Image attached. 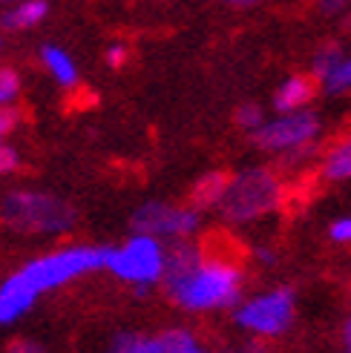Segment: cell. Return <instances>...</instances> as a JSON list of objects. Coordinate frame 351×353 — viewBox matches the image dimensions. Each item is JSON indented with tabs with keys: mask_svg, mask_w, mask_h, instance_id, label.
Masks as SVG:
<instances>
[{
	"mask_svg": "<svg viewBox=\"0 0 351 353\" xmlns=\"http://www.w3.org/2000/svg\"><path fill=\"white\" fill-rule=\"evenodd\" d=\"M41 63L46 66V72L55 78L61 86H66V90H73V86L78 83V66H75L73 55H69V52H64L61 46L46 43V46L41 49Z\"/></svg>",
	"mask_w": 351,
	"mask_h": 353,
	"instance_id": "cell-14",
	"label": "cell"
},
{
	"mask_svg": "<svg viewBox=\"0 0 351 353\" xmlns=\"http://www.w3.org/2000/svg\"><path fill=\"white\" fill-rule=\"evenodd\" d=\"M104 259H107V247H90V244H69V247H58V250H49L38 259L26 261L21 270V279L26 285L44 296L49 290H58L64 285L75 279H84L95 270H104Z\"/></svg>",
	"mask_w": 351,
	"mask_h": 353,
	"instance_id": "cell-4",
	"label": "cell"
},
{
	"mask_svg": "<svg viewBox=\"0 0 351 353\" xmlns=\"http://www.w3.org/2000/svg\"><path fill=\"white\" fill-rule=\"evenodd\" d=\"M256 259H259L262 264H274V253L265 250V247H259V250H256Z\"/></svg>",
	"mask_w": 351,
	"mask_h": 353,
	"instance_id": "cell-28",
	"label": "cell"
},
{
	"mask_svg": "<svg viewBox=\"0 0 351 353\" xmlns=\"http://www.w3.org/2000/svg\"><path fill=\"white\" fill-rule=\"evenodd\" d=\"M38 299L41 296L21 279V273H12L0 285V325H15L17 319H23Z\"/></svg>",
	"mask_w": 351,
	"mask_h": 353,
	"instance_id": "cell-9",
	"label": "cell"
},
{
	"mask_svg": "<svg viewBox=\"0 0 351 353\" xmlns=\"http://www.w3.org/2000/svg\"><path fill=\"white\" fill-rule=\"evenodd\" d=\"M323 123L317 112L294 110V112H276V118L262 121L259 130H254V144L265 152L285 155L288 161H300V158L314 152V144L320 138Z\"/></svg>",
	"mask_w": 351,
	"mask_h": 353,
	"instance_id": "cell-7",
	"label": "cell"
},
{
	"mask_svg": "<svg viewBox=\"0 0 351 353\" xmlns=\"http://www.w3.org/2000/svg\"><path fill=\"white\" fill-rule=\"evenodd\" d=\"M9 353H44V347L35 345V342H29V339H17V342L9 347Z\"/></svg>",
	"mask_w": 351,
	"mask_h": 353,
	"instance_id": "cell-27",
	"label": "cell"
},
{
	"mask_svg": "<svg viewBox=\"0 0 351 353\" xmlns=\"http://www.w3.org/2000/svg\"><path fill=\"white\" fill-rule=\"evenodd\" d=\"M225 3L239 6V9H248V6H256V3H262V0H225Z\"/></svg>",
	"mask_w": 351,
	"mask_h": 353,
	"instance_id": "cell-29",
	"label": "cell"
},
{
	"mask_svg": "<svg viewBox=\"0 0 351 353\" xmlns=\"http://www.w3.org/2000/svg\"><path fill=\"white\" fill-rule=\"evenodd\" d=\"M21 167V155L9 144V141H0V175H9Z\"/></svg>",
	"mask_w": 351,
	"mask_h": 353,
	"instance_id": "cell-22",
	"label": "cell"
},
{
	"mask_svg": "<svg viewBox=\"0 0 351 353\" xmlns=\"http://www.w3.org/2000/svg\"><path fill=\"white\" fill-rule=\"evenodd\" d=\"M343 353H351V350H343Z\"/></svg>",
	"mask_w": 351,
	"mask_h": 353,
	"instance_id": "cell-32",
	"label": "cell"
},
{
	"mask_svg": "<svg viewBox=\"0 0 351 353\" xmlns=\"http://www.w3.org/2000/svg\"><path fill=\"white\" fill-rule=\"evenodd\" d=\"M162 336V345H164V353H214L196 333L187 330V327H170Z\"/></svg>",
	"mask_w": 351,
	"mask_h": 353,
	"instance_id": "cell-16",
	"label": "cell"
},
{
	"mask_svg": "<svg viewBox=\"0 0 351 353\" xmlns=\"http://www.w3.org/2000/svg\"><path fill=\"white\" fill-rule=\"evenodd\" d=\"M9 3H17V0H0V6H9Z\"/></svg>",
	"mask_w": 351,
	"mask_h": 353,
	"instance_id": "cell-30",
	"label": "cell"
},
{
	"mask_svg": "<svg viewBox=\"0 0 351 353\" xmlns=\"http://www.w3.org/2000/svg\"><path fill=\"white\" fill-rule=\"evenodd\" d=\"M328 239L334 241V244H351V216H343L337 221H331Z\"/></svg>",
	"mask_w": 351,
	"mask_h": 353,
	"instance_id": "cell-23",
	"label": "cell"
},
{
	"mask_svg": "<svg viewBox=\"0 0 351 353\" xmlns=\"http://www.w3.org/2000/svg\"><path fill=\"white\" fill-rule=\"evenodd\" d=\"M46 14H49V0H17V3H9L3 9L0 26L6 32H26L38 26Z\"/></svg>",
	"mask_w": 351,
	"mask_h": 353,
	"instance_id": "cell-11",
	"label": "cell"
},
{
	"mask_svg": "<svg viewBox=\"0 0 351 353\" xmlns=\"http://www.w3.org/2000/svg\"><path fill=\"white\" fill-rule=\"evenodd\" d=\"M279 204H283V181H279V175L265 167H251L231 175L216 210L227 224H254L276 213Z\"/></svg>",
	"mask_w": 351,
	"mask_h": 353,
	"instance_id": "cell-2",
	"label": "cell"
},
{
	"mask_svg": "<svg viewBox=\"0 0 351 353\" xmlns=\"http://www.w3.org/2000/svg\"><path fill=\"white\" fill-rule=\"evenodd\" d=\"M234 322L251 339H262V342L283 339L296 322V296L288 288H274L245 299V302L239 299L234 310Z\"/></svg>",
	"mask_w": 351,
	"mask_h": 353,
	"instance_id": "cell-6",
	"label": "cell"
},
{
	"mask_svg": "<svg viewBox=\"0 0 351 353\" xmlns=\"http://www.w3.org/2000/svg\"><path fill=\"white\" fill-rule=\"evenodd\" d=\"M0 213L15 233L23 236H64L75 227V210L41 190H12Z\"/></svg>",
	"mask_w": 351,
	"mask_h": 353,
	"instance_id": "cell-3",
	"label": "cell"
},
{
	"mask_svg": "<svg viewBox=\"0 0 351 353\" xmlns=\"http://www.w3.org/2000/svg\"><path fill=\"white\" fill-rule=\"evenodd\" d=\"M351 0H320V12L325 14H340L343 9H348Z\"/></svg>",
	"mask_w": 351,
	"mask_h": 353,
	"instance_id": "cell-26",
	"label": "cell"
},
{
	"mask_svg": "<svg viewBox=\"0 0 351 353\" xmlns=\"http://www.w3.org/2000/svg\"><path fill=\"white\" fill-rule=\"evenodd\" d=\"M317 83L323 86L328 95H343V92H348V90H351V55H345V52H343V58H340L334 66H331Z\"/></svg>",
	"mask_w": 351,
	"mask_h": 353,
	"instance_id": "cell-17",
	"label": "cell"
},
{
	"mask_svg": "<svg viewBox=\"0 0 351 353\" xmlns=\"http://www.w3.org/2000/svg\"><path fill=\"white\" fill-rule=\"evenodd\" d=\"M104 353H164V345L162 336H153V333L124 330L110 342V347Z\"/></svg>",
	"mask_w": 351,
	"mask_h": 353,
	"instance_id": "cell-15",
	"label": "cell"
},
{
	"mask_svg": "<svg viewBox=\"0 0 351 353\" xmlns=\"http://www.w3.org/2000/svg\"><path fill=\"white\" fill-rule=\"evenodd\" d=\"M227 353H271V347L262 342V339H251V342H242V345L231 347Z\"/></svg>",
	"mask_w": 351,
	"mask_h": 353,
	"instance_id": "cell-25",
	"label": "cell"
},
{
	"mask_svg": "<svg viewBox=\"0 0 351 353\" xmlns=\"http://www.w3.org/2000/svg\"><path fill=\"white\" fill-rule=\"evenodd\" d=\"M167 244L147 233H133L121 247H107L104 270H110L118 281H127L138 293H147L164 276Z\"/></svg>",
	"mask_w": 351,
	"mask_h": 353,
	"instance_id": "cell-5",
	"label": "cell"
},
{
	"mask_svg": "<svg viewBox=\"0 0 351 353\" xmlns=\"http://www.w3.org/2000/svg\"><path fill=\"white\" fill-rule=\"evenodd\" d=\"M317 95V81L314 75H291L279 83V90L274 92V110L276 112H294L305 110Z\"/></svg>",
	"mask_w": 351,
	"mask_h": 353,
	"instance_id": "cell-10",
	"label": "cell"
},
{
	"mask_svg": "<svg viewBox=\"0 0 351 353\" xmlns=\"http://www.w3.org/2000/svg\"><path fill=\"white\" fill-rule=\"evenodd\" d=\"M234 121L245 132H254V130H259V123L265 121V112H262L256 103H242V107L234 112Z\"/></svg>",
	"mask_w": 351,
	"mask_h": 353,
	"instance_id": "cell-20",
	"label": "cell"
},
{
	"mask_svg": "<svg viewBox=\"0 0 351 353\" xmlns=\"http://www.w3.org/2000/svg\"><path fill=\"white\" fill-rule=\"evenodd\" d=\"M202 230V213L196 207H179L164 201H147L133 213V233H147L155 239L182 241Z\"/></svg>",
	"mask_w": 351,
	"mask_h": 353,
	"instance_id": "cell-8",
	"label": "cell"
},
{
	"mask_svg": "<svg viewBox=\"0 0 351 353\" xmlns=\"http://www.w3.org/2000/svg\"><path fill=\"white\" fill-rule=\"evenodd\" d=\"M0 52H3V38H0Z\"/></svg>",
	"mask_w": 351,
	"mask_h": 353,
	"instance_id": "cell-31",
	"label": "cell"
},
{
	"mask_svg": "<svg viewBox=\"0 0 351 353\" xmlns=\"http://www.w3.org/2000/svg\"><path fill=\"white\" fill-rule=\"evenodd\" d=\"M104 58H107V63H110L113 69H121V66L127 63V46H124V43H113Z\"/></svg>",
	"mask_w": 351,
	"mask_h": 353,
	"instance_id": "cell-24",
	"label": "cell"
},
{
	"mask_svg": "<svg viewBox=\"0 0 351 353\" xmlns=\"http://www.w3.org/2000/svg\"><path fill=\"white\" fill-rule=\"evenodd\" d=\"M159 285L184 313H219L236 307L245 273L236 259L207 250L193 239H182L167 244L164 276Z\"/></svg>",
	"mask_w": 351,
	"mask_h": 353,
	"instance_id": "cell-1",
	"label": "cell"
},
{
	"mask_svg": "<svg viewBox=\"0 0 351 353\" xmlns=\"http://www.w3.org/2000/svg\"><path fill=\"white\" fill-rule=\"evenodd\" d=\"M17 123H21V112L12 103L9 107H0V141H9V135L17 130Z\"/></svg>",
	"mask_w": 351,
	"mask_h": 353,
	"instance_id": "cell-21",
	"label": "cell"
},
{
	"mask_svg": "<svg viewBox=\"0 0 351 353\" xmlns=\"http://www.w3.org/2000/svg\"><path fill=\"white\" fill-rule=\"evenodd\" d=\"M340 58H343V49H340V46H334V43L320 46V49H317V55L311 58V75H314V81H320V78H323Z\"/></svg>",
	"mask_w": 351,
	"mask_h": 353,
	"instance_id": "cell-18",
	"label": "cell"
},
{
	"mask_svg": "<svg viewBox=\"0 0 351 353\" xmlns=\"http://www.w3.org/2000/svg\"><path fill=\"white\" fill-rule=\"evenodd\" d=\"M17 95H21V78L15 69L0 66V107H9Z\"/></svg>",
	"mask_w": 351,
	"mask_h": 353,
	"instance_id": "cell-19",
	"label": "cell"
},
{
	"mask_svg": "<svg viewBox=\"0 0 351 353\" xmlns=\"http://www.w3.org/2000/svg\"><path fill=\"white\" fill-rule=\"evenodd\" d=\"M320 175L331 184H343L351 181V135L334 141L320 161Z\"/></svg>",
	"mask_w": 351,
	"mask_h": 353,
	"instance_id": "cell-13",
	"label": "cell"
},
{
	"mask_svg": "<svg viewBox=\"0 0 351 353\" xmlns=\"http://www.w3.org/2000/svg\"><path fill=\"white\" fill-rule=\"evenodd\" d=\"M227 181H231V172H222V170L205 172L202 179L190 187V207H196L199 213L219 207L225 190H227Z\"/></svg>",
	"mask_w": 351,
	"mask_h": 353,
	"instance_id": "cell-12",
	"label": "cell"
}]
</instances>
